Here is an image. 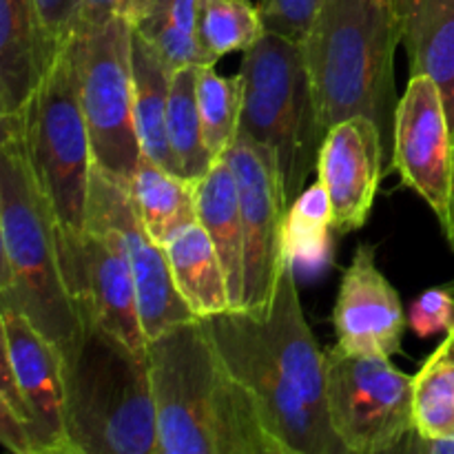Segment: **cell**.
Masks as SVG:
<instances>
[{"label": "cell", "mask_w": 454, "mask_h": 454, "mask_svg": "<svg viewBox=\"0 0 454 454\" xmlns=\"http://www.w3.org/2000/svg\"><path fill=\"white\" fill-rule=\"evenodd\" d=\"M160 454H286L202 319L146 341Z\"/></svg>", "instance_id": "cell-1"}, {"label": "cell", "mask_w": 454, "mask_h": 454, "mask_svg": "<svg viewBox=\"0 0 454 454\" xmlns=\"http://www.w3.org/2000/svg\"><path fill=\"white\" fill-rule=\"evenodd\" d=\"M0 309L25 315L65 359L82 341L87 324L62 266L60 226L12 124H0Z\"/></svg>", "instance_id": "cell-2"}, {"label": "cell", "mask_w": 454, "mask_h": 454, "mask_svg": "<svg viewBox=\"0 0 454 454\" xmlns=\"http://www.w3.org/2000/svg\"><path fill=\"white\" fill-rule=\"evenodd\" d=\"M399 40L393 0H324L301 43L324 131L366 115L388 137Z\"/></svg>", "instance_id": "cell-3"}, {"label": "cell", "mask_w": 454, "mask_h": 454, "mask_svg": "<svg viewBox=\"0 0 454 454\" xmlns=\"http://www.w3.org/2000/svg\"><path fill=\"white\" fill-rule=\"evenodd\" d=\"M65 384L75 454H160L146 350L87 322Z\"/></svg>", "instance_id": "cell-4"}, {"label": "cell", "mask_w": 454, "mask_h": 454, "mask_svg": "<svg viewBox=\"0 0 454 454\" xmlns=\"http://www.w3.org/2000/svg\"><path fill=\"white\" fill-rule=\"evenodd\" d=\"M239 133L273 149L288 207L304 193L317 171L326 131L319 120L313 80L301 43L264 34L244 51Z\"/></svg>", "instance_id": "cell-5"}, {"label": "cell", "mask_w": 454, "mask_h": 454, "mask_svg": "<svg viewBox=\"0 0 454 454\" xmlns=\"http://www.w3.org/2000/svg\"><path fill=\"white\" fill-rule=\"evenodd\" d=\"M0 124L20 129L27 158L62 233L82 235L93 151L82 111L75 35L56 58L20 118L0 120Z\"/></svg>", "instance_id": "cell-6"}, {"label": "cell", "mask_w": 454, "mask_h": 454, "mask_svg": "<svg viewBox=\"0 0 454 454\" xmlns=\"http://www.w3.org/2000/svg\"><path fill=\"white\" fill-rule=\"evenodd\" d=\"M412 381L386 355L326 350L328 419L348 454L399 452L415 434Z\"/></svg>", "instance_id": "cell-7"}, {"label": "cell", "mask_w": 454, "mask_h": 454, "mask_svg": "<svg viewBox=\"0 0 454 454\" xmlns=\"http://www.w3.org/2000/svg\"><path fill=\"white\" fill-rule=\"evenodd\" d=\"M131 22L124 16L75 35L80 93L91 137L93 164L129 186L142 158L133 106Z\"/></svg>", "instance_id": "cell-8"}, {"label": "cell", "mask_w": 454, "mask_h": 454, "mask_svg": "<svg viewBox=\"0 0 454 454\" xmlns=\"http://www.w3.org/2000/svg\"><path fill=\"white\" fill-rule=\"evenodd\" d=\"M202 324L226 368L257 399L286 454H348L340 437L333 433L331 421L310 411L309 403L275 366L253 333L244 310H226L202 319Z\"/></svg>", "instance_id": "cell-9"}, {"label": "cell", "mask_w": 454, "mask_h": 454, "mask_svg": "<svg viewBox=\"0 0 454 454\" xmlns=\"http://www.w3.org/2000/svg\"><path fill=\"white\" fill-rule=\"evenodd\" d=\"M226 158L238 180L244 229V295L238 310L262 317L273 304L279 273L291 257L286 233L291 207L273 149L238 133Z\"/></svg>", "instance_id": "cell-10"}, {"label": "cell", "mask_w": 454, "mask_h": 454, "mask_svg": "<svg viewBox=\"0 0 454 454\" xmlns=\"http://www.w3.org/2000/svg\"><path fill=\"white\" fill-rule=\"evenodd\" d=\"M60 251L84 324H98L136 350H146L136 279L122 235L100 222H87L82 235L60 231Z\"/></svg>", "instance_id": "cell-11"}, {"label": "cell", "mask_w": 454, "mask_h": 454, "mask_svg": "<svg viewBox=\"0 0 454 454\" xmlns=\"http://www.w3.org/2000/svg\"><path fill=\"white\" fill-rule=\"evenodd\" d=\"M393 164L443 224L452 200L454 137L443 93L430 75H411L395 106Z\"/></svg>", "instance_id": "cell-12"}, {"label": "cell", "mask_w": 454, "mask_h": 454, "mask_svg": "<svg viewBox=\"0 0 454 454\" xmlns=\"http://www.w3.org/2000/svg\"><path fill=\"white\" fill-rule=\"evenodd\" d=\"M87 222H100L122 235L136 279L137 309L146 341L171 326L198 319L173 282L167 248L146 233L129 186L111 180L96 164L89 184Z\"/></svg>", "instance_id": "cell-13"}, {"label": "cell", "mask_w": 454, "mask_h": 454, "mask_svg": "<svg viewBox=\"0 0 454 454\" xmlns=\"http://www.w3.org/2000/svg\"><path fill=\"white\" fill-rule=\"evenodd\" d=\"M3 362L34 415L38 454H75L67 415L65 357L20 313L0 309Z\"/></svg>", "instance_id": "cell-14"}, {"label": "cell", "mask_w": 454, "mask_h": 454, "mask_svg": "<svg viewBox=\"0 0 454 454\" xmlns=\"http://www.w3.org/2000/svg\"><path fill=\"white\" fill-rule=\"evenodd\" d=\"M386 137L366 115L341 120L324 136L317 180L331 202V229L346 235L366 224L381 180Z\"/></svg>", "instance_id": "cell-15"}, {"label": "cell", "mask_w": 454, "mask_h": 454, "mask_svg": "<svg viewBox=\"0 0 454 454\" xmlns=\"http://www.w3.org/2000/svg\"><path fill=\"white\" fill-rule=\"evenodd\" d=\"M337 346L355 355L399 353L406 331L399 293L375 262V248L362 244L341 278L333 313Z\"/></svg>", "instance_id": "cell-16"}, {"label": "cell", "mask_w": 454, "mask_h": 454, "mask_svg": "<svg viewBox=\"0 0 454 454\" xmlns=\"http://www.w3.org/2000/svg\"><path fill=\"white\" fill-rule=\"evenodd\" d=\"M60 51L35 0H0V120L20 118Z\"/></svg>", "instance_id": "cell-17"}, {"label": "cell", "mask_w": 454, "mask_h": 454, "mask_svg": "<svg viewBox=\"0 0 454 454\" xmlns=\"http://www.w3.org/2000/svg\"><path fill=\"white\" fill-rule=\"evenodd\" d=\"M393 3L411 56V75H430L439 84L454 131V0Z\"/></svg>", "instance_id": "cell-18"}, {"label": "cell", "mask_w": 454, "mask_h": 454, "mask_svg": "<svg viewBox=\"0 0 454 454\" xmlns=\"http://www.w3.org/2000/svg\"><path fill=\"white\" fill-rule=\"evenodd\" d=\"M198 220L207 229L229 282L233 310L242 309L244 295V229L238 180L229 158L217 160L198 182Z\"/></svg>", "instance_id": "cell-19"}, {"label": "cell", "mask_w": 454, "mask_h": 454, "mask_svg": "<svg viewBox=\"0 0 454 454\" xmlns=\"http://www.w3.org/2000/svg\"><path fill=\"white\" fill-rule=\"evenodd\" d=\"M164 248L173 282L195 317L207 319L233 310L224 266L200 220L173 235Z\"/></svg>", "instance_id": "cell-20"}, {"label": "cell", "mask_w": 454, "mask_h": 454, "mask_svg": "<svg viewBox=\"0 0 454 454\" xmlns=\"http://www.w3.org/2000/svg\"><path fill=\"white\" fill-rule=\"evenodd\" d=\"M131 67L133 106H136V127L142 155L180 176L167 133L168 89H171L173 71L136 29L131 34Z\"/></svg>", "instance_id": "cell-21"}, {"label": "cell", "mask_w": 454, "mask_h": 454, "mask_svg": "<svg viewBox=\"0 0 454 454\" xmlns=\"http://www.w3.org/2000/svg\"><path fill=\"white\" fill-rule=\"evenodd\" d=\"M129 193L146 233L162 247L198 222V182L167 171L145 155L133 173Z\"/></svg>", "instance_id": "cell-22"}, {"label": "cell", "mask_w": 454, "mask_h": 454, "mask_svg": "<svg viewBox=\"0 0 454 454\" xmlns=\"http://www.w3.org/2000/svg\"><path fill=\"white\" fill-rule=\"evenodd\" d=\"M415 433L428 442L454 439V328L412 381Z\"/></svg>", "instance_id": "cell-23"}, {"label": "cell", "mask_w": 454, "mask_h": 454, "mask_svg": "<svg viewBox=\"0 0 454 454\" xmlns=\"http://www.w3.org/2000/svg\"><path fill=\"white\" fill-rule=\"evenodd\" d=\"M168 145L176 155L180 176L200 182L215 164L202 136L198 106V67H182L171 75L167 114Z\"/></svg>", "instance_id": "cell-24"}, {"label": "cell", "mask_w": 454, "mask_h": 454, "mask_svg": "<svg viewBox=\"0 0 454 454\" xmlns=\"http://www.w3.org/2000/svg\"><path fill=\"white\" fill-rule=\"evenodd\" d=\"M131 25L171 71L213 65L195 35V0H149L146 12Z\"/></svg>", "instance_id": "cell-25"}, {"label": "cell", "mask_w": 454, "mask_h": 454, "mask_svg": "<svg viewBox=\"0 0 454 454\" xmlns=\"http://www.w3.org/2000/svg\"><path fill=\"white\" fill-rule=\"evenodd\" d=\"M264 34L260 7L248 0H195V35L213 65L226 53H244Z\"/></svg>", "instance_id": "cell-26"}, {"label": "cell", "mask_w": 454, "mask_h": 454, "mask_svg": "<svg viewBox=\"0 0 454 454\" xmlns=\"http://www.w3.org/2000/svg\"><path fill=\"white\" fill-rule=\"evenodd\" d=\"M198 106L202 120V136L213 160L229 155L239 133L242 118V80L226 78L215 65L198 67Z\"/></svg>", "instance_id": "cell-27"}, {"label": "cell", "mask_w": 454, "mask_h": 454, "mask_svg": "<svg viewBox=\"0 0 454 454\" xmlns=\"http://www.w3.org/2000/svg\"><path fill=\"white\" fill-rule=\"evenodd\" d=\"M326 229H331V202L322 182L304 189V193L288 208L286 233L293 260L319 257L326 247Z\"/></svg>", "instance_id": "cell-28"}, {"label": "cell", "mask_w": 454, "mask_h": 454, "mask_svg": "<svg viewBox=\"0 0 454 454\" xmlns=\"http://www.w3.org/2000/svg\"><path fill=\"white\" fill-rule=\"evenodd\" d=\"M324 0H262V22L266 34H278L304 43Z\"/></svg>", "instance_id": "cell-29"}, {"label": "cell", "mask_w": 454, "mask_h": 454, "mask_svg": "<svg viewBox=\"0 0 454 454\" xmlns=\"http://www.w3.org/2000/svg\"><path fill=\"white\" fill-rule=\"evenodd\" d=\"M408 324L419 337H433L454 328V300L446 286L426 291L408 313Z\"/></svg>", "instance_id": "cell-30"}, {"label": "cell", "mask_w": 454, "mask_h": 454, "mask_svg": "<svg viewBox=\"0 0 454 454\" xmlns=\"http://www.w3.org/2000/svg\"><path fill=\"white\" fill-rule=\"evenodd\" d=\"M47 34L60 49L69 44L78 31L80 0H35Z\"/></svg>", "instance_id": "cell-31"}, {"label": "cell", "mask_w": 454, "mask_h": 454, "mask_svg": "<svg viewBox=\"0 0 454 454\" xmlns=\"http://www.w3.org/2000/svg\"><path fill=\"white\" fill-rule=\"evenodd\" d=\"M115 16H120V0H80V18L75 35L106 25Z\"/></svg>", "instance_id": "cell-32"}, {"label": "cell", "mask_w": 454, "mask_h": 454, "mask_svg": "<svg viewBox=\"0 0 454 454\" xmlns=\"http://www.w3.org/2000/svg\"><path fill=\"white\" fill-rule=\"evenodd\" d=\"M399 452L403 454H454V439L452 442H428V439H421L419 434H412Z\"/></svg>", "instance_id": "cell-33"}, {"label": "cell", "mask_w": 454, "mask_h": 454, "mask_svg": "<svg viewBox=\"0 0 454 454\" xmlns=\"http://www.w3.org/2000/svg\"><path fill=\"white\" fill-rule=\"evenodd\" d=\"M149 7V0H120V16L129 22H136Z\"/></svg>", "instance_id": "cell-34"}, {"label": "cell", "mask_w": 454, "mask_h": 454, "mask_svg": "<svg viewBox=\"0 0 454 454\" xmlns=\"http://www.w3.org/2000/svg\"><path fill=\"white\" fill-rule=\"evenodd\" d=\"M452 137H454V131H452ZM443 233H446V239L448 244H450V248L454 251V182H452V200H450V211H448V217L446 222L442 224Z\"/></svg>", "instance_id": "cell-35"}, {"label": "cell", "mask_w": 454, "mask_h": 454, "mask_svg": "<svg viewBox=\"0 0 454 454\" xmlns=\"http://www.w3.org/2000/svg\"><path fill=\"white\" fill-rule=\"evenodd\" d=\"M443 286H446V288H448V293H450V295H452V300H454V279H452V282L443 284Z\"/></svg>", "instance_id": "cell-36"}]
</instances>
